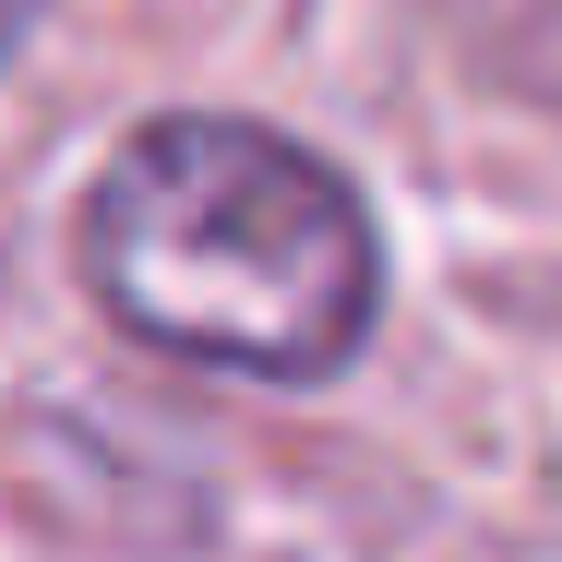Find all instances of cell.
I'll return each mask as SVG.
<instances>
[{
	"label": "cell",
	"mask_w": 562,
	"mask_h": 562,
	"mask_svg": "<svg viewBox=\"0 0 562 562\" xmlns=\"http://www.w3.org/2000/svg\"><path fill=\"white\" fill-rule=\"evenodd\" d=\"M85 288L156 359L251 383H324L359 359L383 300V239L312 144L263 120H144L85 192Z\"/></svg>",
	"instance_id": "1"
},
{
	"label": "cell",
	"mask_w": 562,
	"mask_h": 562,
	"mask_svg": "<svg viewBox=\"0 0 562 562\" xmlns=\"http://www.w3.org/2000/svg\"><path fill=\"white\" fill-rule=\"evenodd\" d=\"M24 24H36V0H0V60L24 48Z\"/></svg>",
	"instance_id": "2"
}]
</instances>
